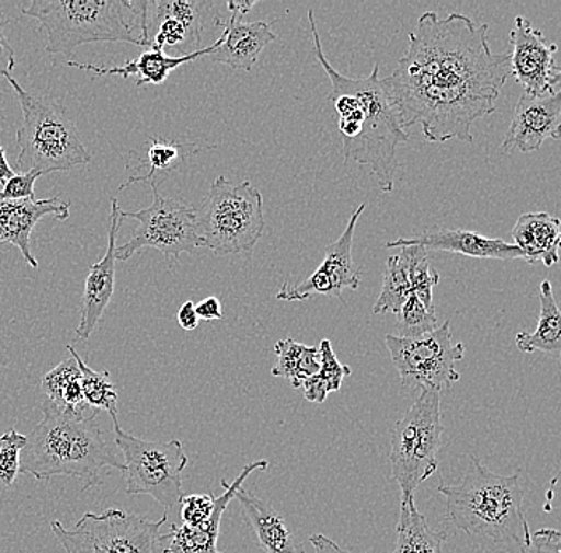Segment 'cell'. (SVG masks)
<instances>
[{
  "instance_id": "obj_1",
  "label": "cell",
  "mask_w": 561,
  "mask_h": 553,
  "mask_svg": "<svg viewBox=\"0 0 561 553\" xmlns=\"http://www.w3.org/2000/svg\"><path fill=\"white\" fill-rule=\"evenodd\" d=\"M490 26L462 13L420 16L398 68L383 79L403 129L420 125L427 142H472V125L496 111L511 55L493 54Z\"/></svg>"
},
{
  "instance_id": "obj_2",
  "label": "cell",
  "mask_w": 561,
  "mask_h": 553,
  "mask_svg": "<svg viewBox=\"0 0 561 553\" xmlns=\"http://www.w3.org/2000/svg\"><path fill=\"white\" fill-rule=\"evenodd\" d=\"M308 21L316 59L331 80L329 100L339 114L345 163L354 160L370 166L381 192L389 194L394 188V174L399 166L396 153L399 146L409 142V135L380 77V66H375L370 76L364 79L342 76L322 51L314 10H308Z\"/></svg>"
},
{
  "instance_id": "obj_3",
  "label": "cell",
  "mask_w": 561,
  "mask_h": 553,
  "mask_svg": "<svg viewBox=\"0 0 561 553\" xmlns=\"http://www.w3.org/2000/svg\"><path fill=\"white\" fill-rule=\"evenodd\" d=\"M98 415L96 408L66 411L47 399L42 404V422L31 430L21 453V474L42 482L56 475L79 479L85 492L103 485L105 468L125 472V464L105 440Z\"/></svg>"
},
{
  "instance_id": "obj_4",
  "label": "cell",
  "mask_w": 561,
  "mask_h": 553,
  "mask_svg": "<svg viewBox=\"0 0 561 553\" xmlns=\"http://www.w3.org/2000/svg\"><path fill=\"white\" fill-rule=\"evenodd\" d=\"M437 492L447 500L448 518L459 531L493 541L514 542L520 553L531 549V533L524 510L520 475H500L471 457L459 485L442 483Z\"/></svg>"
},
{
  "instance_id": "obj_5",
  "label": "cell",
  "mask_w": 561,
  "mask_h": 553,
  "mask_svg": "<svg viewBox=\"0 0 561 553\" xmlns=\"http://www.w3.org/2000/svg\"><path fill=\"white\" fill-rule=\"evenodd\" d=\"M23 15L38 21L45 50L70 54L93 42H125L149 47L146 2L128 0H33Z\"/></svg>"
},
{
  "instance_id": "obj_6",
  "label": "cell",
  "mask_w": 561,
  "mask_h": 553,
  "mask_svg": "<svg viewBox=\"0 0 561 553\" xmlns=\"http://www.w3.org/2000/svg\"><path fill=\"white\" fill-rule=\"evenodd\" d=\"M3 77L15 91L23 112V124L16 129L20 146L18 170L21 173L38 171L50 174L90 163V152L83 146L66 107L50 96L27 93L12 73Z\"/></svg>"
},
{
  "instance_id": "obj_7",
  "label": "cell",
  "mask_w": 561,
  "mask_h": 553,
  "mask_svg": "<svg viewBox=\"0 0 561 553\" xmlns=\"http://www.w3.org/2000/svg\"><path fill=\"white\" fill-rule=\"evenodd\" d=\"M199 244L216 255L251 254L265 230L263 198L249 181L220 176L196 208Z\"/></svg>"
},
{
  "instance_id": "obj_8",
  "label": "cell",
  "mask_w": 561,
  "mask_h": 553,
  "mask_svg": "<svg viewBox=\"0 0 561 553\" xmlns=\"http://www.w3.org/2000/svg\"><path fill=\"white\" fill-rule=\"evenodd\" d=\"M440 407L438 391H423L392 430L389 464L401 486V503L412 500L421 483L437 471L444 434Z\"/></svg>"
},
{
  "instance_id": "obj_9",
  "label": "cell",
  "mask_w": 561,
  "mask_h": 553,
  "mask_svg": "<svg viewBox=\"0 0 561 553\" xmlns=\"http://www.w3.org/2000/svg\"><path fill=\"white\" fill-rule=\"evenodd\" d=\"M167 521V514L156 521L112 507L87 512L72 530L59 520L50 528L66 553H168L170 533H161Z\"/></svg>"
},
{
  "instance_id": "obj_10",
  "label": "cell",
  "mask_w": 561,
  "mask_h": 553,
  "mask_svg": "<svg viewBox=\"0 0 561 553\" xmlns=\"http://www.w3.org/2000/svg\"><path fill=\"white\" fill-rule=\"evenodd\" d=\"M111 418L114 422L115 446L125 461L126 493L150 496L167 512L175 509L184 498L182 472L188 463L181 440L149 442L125 433L118 425L117 416Z\"/></svg>"
},
{
  "instance_id": "obj_11",
  "label": "cell",
  "mask_w": 561,
  "mask_h": 553,
  "mask_svg": "<svg viewBox=\"0 0 561 553\" xmlns=\"http://www.w3.org/2000/svg\"><path fill=\"white\" fill-rule=\"evenodd\" d=\"M385 342L401 377L403 393L415 399L423 391L442 394L461 380L456 362L462 360L466 348L462 343H454L450 322L445 321L424 337L401 338L388 334Z\"/></svg>"
},
{
  "instance_id": "obj_12",
  "label": "cell",
  "mask_w": 561,
  "mask_h": 553,
  "mask_svg": "<svg viewBox=\"0 0 561 553\" xmlns=\"http://www.w3.org/2000/svg\"><path fill=\"white\" fill-rule=\"evenodd\" d=\"M150 187L153 203L149 208L136 212L122 211L123 219L138 220L139 226L128 243L117 246V261H128L144 247H152L164 257L178 261L179 255L193 254L202 247L196 230V208L185 199L161 197L156 184Z\"/></svg>"
},
{
  "instance_id": "obj_13",
  "label": "cell",
  "mask_w": 561,
  "mask_h": 553,
  "mask_svg": "<svg viewBox=\"0 0 561 553\" xmlns=\"http://www.w3.org/2000/svg\"><path fill=\"white\" fill-rule=\"evenodd\" d=\"M364 211H366V205L363 203L350 217L348 226L342 237L325 250L324 262L319 265L313 275L296 286L284 283L276 293V299L284 300V302H304L313 296H331L342 299L343 290L359 289L363 273L354 265L353 241L357 220L360 219Z\"/></svg>"
},
{
  "instance_id": "obj_14",
  "label": "cell",
  "mask_w": 561,
  "mask_h": 553,
  "mask_svg": "<svg viewBox=\"0 0 561 553\" xmlns=\"http://www.w3.org/2000/svg\"><path fill=\"white\" fill-rule=\"evenodd\" d=\"M213 3L195 0H146V34L150 48L193 54Z\"/></svg>"
},
{
  "instance_id": "obj_15",
  "label": "cell",
  "mask_w": 561,
  "mask_h": 553,
  "mask_svg": "<svg viewBox=\"0 0 561 553\" xmlns=\"http://www.w3.org/2000/svg\"><path fill=\"white\" fill-rule=\"evenodd\" d=\"M511 71L524 93L529 96H546L553 93L550 80L556 66V44H549L541 31L531 21L517 16L511 31Z\"/></svg>"
},
{
  "instance_id": "obj_16",
  "label": "cell",
  "mask_w": 561,
  "mask_h": 553,
  "mask_svg": "<svg viewBox=\"0 0 561 553\" xmlns=\"http://www.w3.org/2000/svg\"><path fill=\"white\" fill-rule=\"evenodd\" d=\"M547 139H561V89L546 96L522 94L501 149L536 152Z\"/></svg>"
},
{
  "instance_id": "obj_17",
  "label": "cell",
  "mask_w": 561,
  "mask_h": 553,
  "mask_svg": "<svg viewBox=\"0 0 561 553\" xmlns=\"http://www.w3.org/2000/svg\"><path fill=\"white\" fill-rule=\"evenodd\" d=\"M111 226H108L107 251L98 264L91 265L90 273L83 289L82 304H80V322L77 325V337L88 339L93 335L94 329L104 316L115 287V252H117V237L121 230L123 216L118 199H111Z\"/></svg>"
},
{
  "instance_id": "obj_18",
  "label": "cell",
  "mask_w": 561,
  "mask_h": 553,
  "mask_svg": "<svg viewBox=\"0 0 561 553\" xmlns=\"http://www.w3.org/2000/svg\"><path fill=\"white\" fill-rule=\"evenodd\" d=\"M47 216L65 222L70 216V203H61L58 197L27 198L18 201L0 199V244H13L21 251L26 264L38 268L37 258L31 252V234L35 226Z\"/></svg>"
},
{
  "instance_id": "obj_19",
  "label": "cell",
  "mask_w": 561,
  "mask_h": 553,
  "mask_svg": "<svg viewBox=\"0 0 561 553\" xmlns=\"http://www.w3.org/2000/svg\"><path fill=\"white\" fill-rule=\"evenodd\" d=\"M421 246L426 251L450 252L473 258H493V261H515L524 254L515 244L500 238H486L469 230H437L421 233L415 238H399L386 241L385 247Z\"/></svg>"
},
{
  "instance_id": "obj_20",
  "label": "cell",
  "mask_w": 561,
  "mask_h": 553,
  "mask_svg": "<svg viewBox=\"0 0 561 553\" xmlns=\"http://www.w3.org/2000/svg\"><path fill=\"white\" fill-rule=\"evenodd\" d=\"M268 468V461L259 460L254 463L244 465L234 482L222 481L224 493L216 498L213 514L208 520L203 521L199 527H187V525L171 523L170 527V548L168 553H224L217 549V539H219L220 521L230 500L234 499L238 489L243 488V483L252 472L265 471Z\"/></svg>"
},
{
  "instance_id": "obj_21",
  "label": "cell",
  "mask_w": 561,
  "mask_h": 553,
  "mask_svg": "<svg viewBox=\"0 0 561 553\" xmlns=\"http://www.w3.org/2000/svg\"><path fill=\"white\" fill-rule=\"evenodd\" d=\"M198 147L191 142H178L173 139L149 138L144 143L142 149L133 150L128 153V178L121 185L118 191L136 184V182H146L149 185H158L167 181L170 174L178 171L188 157L198 152Z\"/></svg>"
},
{
  "instance_id": "obj_22",
  "label": "cell",
  "mask_w": 561,
  "mask_h": 553,
  "mask_svg": "<svg viewBox=\"0 0 561 553\" xmlns=\"http://www.w3.org/2000/svg\"><path fill=\"white\" fill-rule=\"evenodd\" d=\"M272 26L273 23L265 21L244 23L243 20L230 16L224 26L222 44L210 58L234 71H251L262 51L278 38Z\"/></svg>"
},
{
  "instance_id": "obj_23",
  "label": "cell",
  "mask_w": 561,
  "mask_h": 553,
  "mask_svg": "<svg viewBox=\"0 0 561 553\" xmlns=\"http://www.w3.org/2000/svg\"><path fill=\"white\" fill-rule=\"evenodd\" d=\"M222 44V36L217 38L210 47L202 48V50L193 51V54L170 56L164 54L163 50L158 48H150V50L144 51L138 58L126 61L123 66L117 68H103V66L94 65H82V62L68 61L65 62L69 68L82 69V71L94 72L98 76H121L123 79H129V77H138L136 85L144 87L149 85H161L164 80L168 79L174 69L179 66L187 65V62L195 61V59L202 58V56L213 55L217 48Z\"/></svg>"
},
{
  "instance_id": "obj_24",
  "label": "cell",
  "mask_w": 561,
  "mask_h": 553,
  "mask_svg": "<svg viewBox=\"0 0 561 553\" xmlns=\"http://www.w3.org/2000/svg\"><path fill=\"white\" fill-rule=\"evenodd\" d=\"M515 246L529 265L553 267L560 262L561 220L547 212H526L512 229Z\"/></svg>"
},
{
  "instance_id": "obj_25",
  "label": "cell",
  "mask_w": 561,
  "mask_h": 553,
  "mask_svg": "<svg viewBox=\"0 0 561 553\" xmlns=\"http://www.w3.org/2000/svg\"><path fill=\"white\" fill-rule=\"evenodd\" d=\"M234 499L240 503L241 512L254 530L263 553H305L272 504L244 488L238 489Z\"/></svg>"
},
{
  "instance_id": "obj_26",
  "label": "cell",
  "mask_w": 561,
  "mask_h": 553,
  "mask_svg": "<svg viewBox=\"0 0 561 553\" xmlns=\"http://www.w3.org/2000/svg\"><path fill=\"white\" fill-rule=\"evenodd\" d=\"M539 321L535 332H520L515 337L518 349L526 355L541 352L559 357L561 362V308L553 296L550 281L543 279L539 287Z\"/></svg>"
},
{
  "instance_id": "obj_27",
  "label": "cell",
  "mask_w": 561,
  "mask_h": 553,
  "mask_svg": "<svg viewBox=\"0 0 561 553\" xmlns=\"http://www.w3.org/2000/svg\"><path fill=\"white\" fill-rule=\"evenodd\" d=\"M396 533L398 541L394 553H444L447 533L431 530L426 517L416 509L415 499L401 503Z\"/></svg>"
},
{
  "instance_id": "obj_28",
  "label": "cell",
  "mask_w": 561,
  "mask_h": 553,
  "mask_svg": "<svg viewBox=\"0 0 561 553\" xmlns=\"http://www.w3.org/2000/svg\"><path fill=\"white\" fill-rule=\"evenodd\" d=\"M41 387L48 401L58 407L76 412L88 408L83 399L82 372L72 355L42 378Z\"/></svg>"
},
{
  "instance_id": "obj_29",
  "label": "cell",
  "mask_w": 561,
  "mask_h": 553,
  "mask_svg": "<svg viewBox=\"0 0 561 553\" xmlns=\"http://www.w3.org/2000/svg\"><path fill=\"white\" fill-rule=\"evenodd\" d=\"M275 353L278 360L272 369V376L287 378L296 390L321 369L319 346H308L294 338H286L276 343Z\"/></svg>"
},
{
  "instance_id": "obj_30",
  "label": "cell",
  "mask_w": 561,
  "mask_h": 553,
  "mask_svg": "<svg viewBox=\"0 0 561 553\" xmlns=\"http://www.w3.org/2000/svg\"><path fill=\"white\" fill-rule=\"evenodd\" d=\"M319 362L321 369L316 376L308 378L304 383V395L313 404H322L331 393H336L342 388L343 380L351 376V367L343 366L336 359L331 339H322L319 343Z\"/></svg>"
},
{
  "instance_id": "obj_31",
  "label": "cell",
  "mask_w": 561,
  "mask_h": 553,
  "mask_svg": "<svg viewBox=\"0 0 561 553\" xmlns=\"http://www.w3.org/2000/svg\"><path fill=\"white\" fill-rule=\"evenodd\" d=\"M410 296H412V285H410L409 262H407L405 252L401 250L398 255H392L386 262L383 287L375 303L374 313L385 314L391 311L398 314Z\"/></svg>"
},
{
  "instance_id": "obj_32",
  "label": "cell",
  "mask_w": 561,
  "mask_h": 553,
  "mask_svg": "<svg viewBox=\"0 0 561 553\" xmlns=\"http://www.w3.org/2000/svg\"><path fill=\"white\" fill-rule=\"evenodd\" d=\"M68 352L69 355L76 357L80 372H82L83 399H85L88 407L108 412L111 416H117L118 394L108 372H98V370L88 367L87 364L83 362L82 357L77 355L73 346L68 345Z\"/></svg>"
},
{
  "instance_id": "obj_33",
  "label": "cell",
  "mask_w": 561,
  "mask_h": 553,
  "mask_svg": "<svg viewBox=\"0 0 561 553\" xmlns=\"http://www.w3.org/2000/svg\"><path fill=\"white\" fill-rule=\"evenodd\" d=\"M405 252L407 262H409L410 285H412L413 296L419 297L421 302L431 310L434 308V287L440 281V275L431 267L427 251L421 246H402Z\"/></svg>"
},
{
  "instance_id": "obj_34",
  "label": "cell",
  "mask_w": 561,
  "mask_h": 553,
  "mask_svg": "<svg viewBox=\"0 0 561 553\" xmlns=\"http://www.w3.org/2000/svg\"><path fill=\"white\" fill-rule=\"evenodd\" d=\"M438 329L436 310H431L419 297L410 296L402 304L396 322V337L420 338Z\"/></svg>"
},
{
  "instance_id": "obj_35",
  "label": "cell",
  "mask_w": 561,
  "mask_h": 553,
  "mask_svg": "<svg viewBox=\"0 0 561 553\" xmlns=\"http://www.w3.org/2000/svg\"><path fill=\"white\" fill-rule=\"evenodd\" d=\"M27 443V436L9 429L0 436V485L12 486L21 474V453Z\"/></svg>"
},
{
  "instance_id": "obj_36",
  "label": "cell",
  "mask_w": 561,
  "mask_h": 553,
  "mask_svg": "<svg viewBox=\"0 0 561 553\" xmlns=\"http://www.w3.org/2000/svg\"><path fill=\"white\" fill-rule=\"evenodd\" d=\"M214 504H216V498L210 493L208 495L184 496L181 500L182 525L199 527L213 514Z\"/></svg>"
},
{
  "instance_id": "obj_37",
  "label": "cell",
  "mask_w": 561,
  "mask_h": 553,
  "mask_svg": "<svg viewBox=\"0 0 561 553\" xmlns=\"http://www.w3.org/2000/svg\"><path fill=\"white\" fill-rule=\"evenodd\" d=\"M44 176L38 171H31V173L16 174L10 177L5 184L0 187V199L7 201H18V199L35 198V182L37 178Z\"/></svg>"
},
{
  "instance_id": "obj_38",
  "label": "cell",
  "mask_w": 561,
  "mask_h": 553,
  "mask_svg": "<svg viewBox=\"0 0 561 553\" xmlns=\"http://www.w3.org/2000/svg\"><path fill=\"white\" fill-rule=\"evenodd\" d=\"M528 553H561V531L543 528L531 534V549Z\"/></svg>"
},
{
  "instance_id": "obj_39",
  "label": "cell",
  "mask_w": 561,
  "mask_h": 553,
  "mask_svg": "<svg viewBox=\"0 0 561 553\" xmlns=\"http://www.w3.org/2000/svg\"><path fill=\"white\" fill-rule=\"evenodd\" d=\"M195 310L199 321H217L224 318L222 303L217 297H206L195 304Z\"/></svg>"
},
{
  "instance_id": "obj_40",
  "label": "cell",
  "mask_w": 561,
  "mask_h": 553,
  "mask_svg": "<svg viewBox=\"0 0 561 553\" xmlns=\"http://www.w3.org/2000/svg\"><path fill=\"white\" fill-rule=\"evenodd\" d=\"M15 66V51H13L12 44L0 27V76L12 73Z\"/></svg>"
},
{
  "instance_id": "obj_41",
  "label": "cell",
  "mask_w": 561,
  "mask_h": 553,
  "mask_svg": "<svg viewBox=\"0 0 561 553\" xmlns=\"http://www.w3.org/2000/svg\"><path fill=\"white\" fill-rule=\"evenodd\" d=\"M178 322L181 329L187 332L195 331V329L198 327L199 318L198 314H196L195 303L185 302L179 308Z\"/></svg>"
},
{
  "instance_id": "obj_42",
  "label": "cell",
  "mask_w": 561,
  "mask_h": 553,
  "mask_svg": "<svg viewBox=\"0 0 561 553\" xmlns=\"http://www.w3.org/2000/svg\"><path fill=\"white\" fill-rule=\"evenodd\" d=\"M311 545L314 548V553H354L345 551V549L340 548L336 542H333L332 539H329L328 535L324 534H313L310 538ZM370 553V552H363Z\"/></svg>"
},
{
  "instance_id": "obj_43",
  "label": "cell",
  "mask_w": 561,
  "mask_h": 553,
  "mask_svg": "<svg viewBox=\"0 0 561 553\" xmlns=\"http://www.w3.org/2000/svg\"><path fill=\"white\" fill-rule=\"evenodd\" d=\"M255 5H257V0H230L227 3V9L230 10L231 16L243 20V16L248 15Z\"/></svg>"
},
{
  "instance_id": "obj_44",
  "label": "cell",
  "mask_w": 561,
  "mask_h": 553,
  "mask_svg": "<svg viewBox=\"0 0 561 553\" xmlns=\"http://www.w3.org/2000/svg\"><path fill=\"white\" fill-rule=\"evenodd\" d=\"M13 176H15V171L10 166L9 161H7L5 150L0 146V187Z\"/></svg>"
},
{
  "instance_id": "obj_45",
  "label": "cell",
  "mask_w": 561,
  "mask_h": 553,
  "mask_svg": "<svg viewBox=\"0 0 561 553\" xmlns=\"http://www.w3.org/2000/svg\"><path fill=\"white\" fill-rule=\"evenodd\" d=\"M550 85H552L553 91H559L561 89V65L553 66L552 80H550Z\"/></svg>"
},
{
  "instance_id": "obj_46",
  "label": "cell",
  "mask_w": 561,
  "mask_h": 553,
  "mask_svg": "<svg viewBox=\"0 0 561 553\" xmlns=\"http://www.w3.org/2000/svg\"><path fill=\"white\" fill-rule=\"evenodd\" d=\"M560 479H561V468H560L559 474H557L556 477H553L552 481H550V492L547 493V504H546V507H543V510H546V512H550V500L553 499V488H556V485H557V483H559Z\"/></svg>"
}]
</instances>
